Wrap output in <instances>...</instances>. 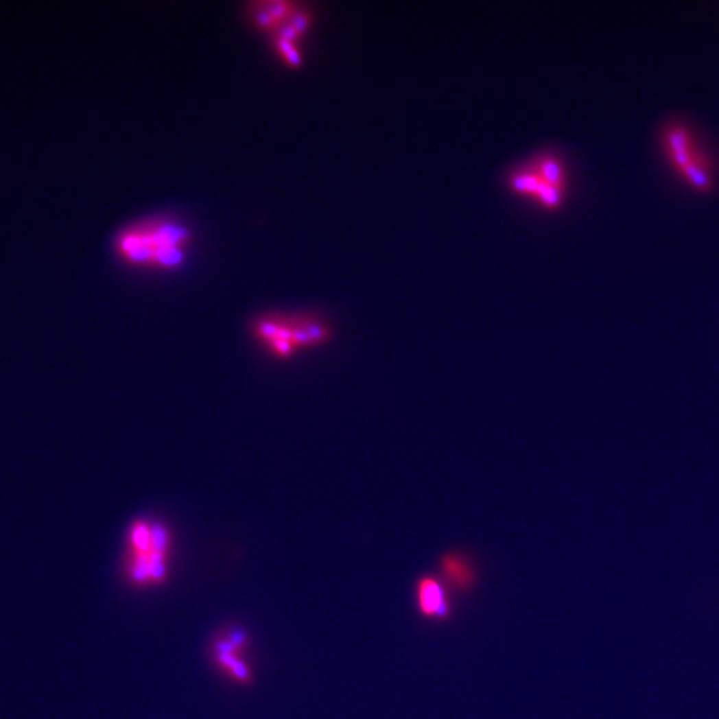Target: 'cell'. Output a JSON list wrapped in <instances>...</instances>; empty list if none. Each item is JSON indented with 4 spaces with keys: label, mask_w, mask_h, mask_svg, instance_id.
I'll list each match as a JSON object with an SVG mask.
<instances>
[{
    "label": "cell",
    "mask_w": 719,
    "mask_h": 719,
    "mask_svg": "<svg viewBox=\"0 0 719 719\" xmlns=\"http://www.w3.org/2000/svg\"><path fill=\"white\" fill-rule=\"evenodd\" d=\"M191 243L188 226L168 216H156L123 228L115 239V252L136 268L176 270L184 264Z\"/></svg>",
    "instance_id": "6da1fadb"
},
{
    "label": "cell",
    "mask_w": 719,
    "mask_h": 719,
    "mask_svg": "<svg viewBox=\"0 0 719 719\" xmlns=\"http://www.w3.org/2000/svg\"><path fill=\"white\" fill-rule=\"evenodd\" d=\"M508 182L513 192L549 211L561 207L569 189L565 164L552 152L539 154L519 165Z\"/></svg>",
    "instance_id": "7a4b0ae2"
},
{
    "label": "cell",
    "mask_w": 719,
    "mask_h": 719,
    "mask_svg": "<svg viewBox=\"0 0 719 719\" xmlns=\"http://www.w3.org/2000/svg\"><path fill=\"white\" fill-rule=\"evenodd\" d=\"M255 332L279 357H290L300 349L317 346L331 338L329 327L308 316L263 317L257 320Z\"/></svg>",
    "instance_id": "3957f363"
},
{
    "label": "cell",
    "mask_w": 719,
    "mask_h": 719,
    "mask_svg": "<svg viewBox=\"0 0 719 719\" xmlns=\"http://www.w3.org/2000/svg\"><path fill=\"white\" fill-rule=\"evenodd\" d=\"M416 609L423 620L444 622L451 617V601L443 578L433 574L421 576L414 586Z\"/></svg>",
    "instance_id": "277c9868"
},
{
    "label": "cell",
    "mask_w": 719,
    "mask_h": 719,
    "mask_svg": "<svg viewBox=\"0 0 719 719\" xmlns=\"http://www.w3.org/2000/svg\"><path fill=\"white\" fill-rule=\"evenodd\" d=\"M300 4L293 1H257L249 5V16L253 23L263 32L273 35L276 34L285 23L292 18Z\"/></svg>",
    "instance_id": "5b68a950"
},
{
    "label": "cell",
    "mask_w": 719,
    "mask_h": 719,
    "mask_svg": "<svg viewBox=\"0 0 719 719\" xmlns=\"http://www.w3.org/2000/svg\"><path fill=\"white\" fill-rule=\"evenodd\" d=\"M441 574L451 589L467 593L475 584L477 573L472 561L462 553L451 552L441 558Z\"/></svg>",
    "instance_id": "8992f818"
},
{
    "label": "cell",
    "mask_w": 719,
    "mask_h": 719,
    "mask_svg": "<svg viewBox=\"0 0 719 719\" xmlns=\"http://www.w3.org/2000/svg\"><path fill=\"white\" fill-rule=\"evenodd\" d=\"M666 148L681 174L699 158L694 152L692 136L686 128L682 127H673L668 130Z\"/></svg>",
    "instance_id": "52a82bcc"
},
{
    "label": "cell",
    "mask_w": 719,
    "mask_h": 719,
    "mask_svg": "<svg viewBox=\"0 0 719 719\" xmlns=\"http://www.w3.org/2000/svg\"><path fill=\"white\" fill-rule=\"evenodd\" d=\"M222 659H223V662H225L226 665H229V666H231V668L233 669V672H235L236 674L239 675L240 678H244V676L247 675V672H246L244 666H243L241 663L236 662V661H235L233 658H231L229 655H226V654H224V655H222Z\"/></svg>",
    "instance_id": "ba28073f"
}]
</instances>
